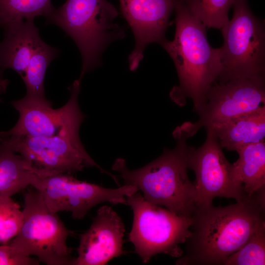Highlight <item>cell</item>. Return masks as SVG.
Instances as JSON below:
<instances>
[{
	"mask_svg": "<svg viewBox=\"0 0 265 265\" xmlns=\"http://www.w3.org/2000/svg\"><path fill=\"white\" fill-rule=\"evenodd\" d=\"M120 12L133 33L134 47L128 57L129 69L135 71L146 47L160 44L174 11L173 0H119Z\"/></svg>",
	"mask_w": 265,
	"mask_h": 265,
	"instance_id": "13",
	"label": "cell"
},
{
	"mask_svg": "<svg viewBox=\"0 0 265 265\" xmlns=\"http://www.w3.org/2000/svg\"><path fill=\"white\" fill-rule=\"evenodd\" d=\"M173 135L176 140L175 147L164 148L160 156L147 165L131 170L125 159L119 158L112 169L119 174L125 185L140 190L148 202L179 215L191 217L195 209V191L187 174L188 138L179 126Z\"/></svg>",
	"mask_w": 265,
	"mask_h": 265,
	"instance_id": "3",
	"label": "cell"
},
{
	"mask_svg": "<svg viewBox=\"0 0 265 265\" xmlns=\"http://www.w3.org/2000/svg\"><path fill=\"white\" fill-rule=\"evenodd\" d=\"M32 187L39 192L51 212H70L73 218L78 220L104 202L127 204L126 197L139 191L135 186L125 184L116 188H106L67 174L39 177Z\"/></svg>",
	"mask_w": 265,
	"mask_h": 265,
	"instance_id": "10",
	"label": "cell"
},
{
	"mask_svg": "<svg viewBox=\"0 0 265 265\" xmlns=\"http://www.w3.org/2000/svg\"><path fill=\"white\" fill-rule=\"evenodd\" d=\"M9 82L8 80L2 78L0 75V95L5 92Z\"/></svg>",
	"mask_w": 265,
	"mask_h": 265,
	"instance_id": "25",
	"label": "cell"
},
{
	"mask_svg": "<svg viewBox=\"0 0 265 265\" xmlns=\"http://www.w3.org/2000/svg\"><path fill=\"white\" fill-rule=\"evenodd\" d=\"M80 81L76 80L69 86L70 98L58 108H53L52 103L47 99L25 96L11 102L19 112V118L12 129L1 133L8 136L59 137L80 140V127L85 118L78 104Z\"/></svg>",
	"mask_w": 265,
	"mask_h": 265,
	"instance_id": "9",
	"label": "cell"
},
{
	"mask_svg": "<svg viewBox=\"0 0 265 265\" xmlns=\"http://www.w3.org/2000/svg\"><path fill=\"white\" fill-rule=\"evenodd\" d=\"M265 188L227 206H195L191 234L176 265H223L265 223Z\"/></svg>",
	"mask_w": 265,
	"mask_h": 265,
	"instance_id": "1",
	"label": "cell"
},
{
	"mask_svg": "<svg viewBox=\"0 0 265 265\" xmlns=\"http://www.w3.org/2000/svg\"><path fill=\"white\" fill-rule=\"evenodd\" d=\"M232 19L220 29L222 71L217 80L265 78L264 22L252 12L248 0H235Z\"/></svg>",
	"mask_w": 265,
	"mask_h": 265,
	"instance_id": "6",
	"label": "cell"
},
{
	"mask_svg": "<svg viewBox=\"0 0 265 265\" xmlns=\"http://www.w3.org/2000/svg\"><path fill=\"white\" fill-rule=\"evenodd\" d=\"M23 222L20 207L9 196H0V243H8L19 233Z\"/></svg>",
	"mask_w": 265,
	"mask_h": 265,
	"instance_id": "22",
	"label": "cell"
},
{
	"mask_svg": "<svg viewBox=\"0 0 265 265\" xmlns=\"http://www.w3.org/2000/svg\"><path fill=\"white\" fill-rule=\"evenodd\" d=\"M125 232L118 213L110 206H101L89 228L80 236L73 265H105L124 254Z\"/></svg>",
	"mask_w": 265,
	"mask_h": 265,
	"instance_id": "14",
	"label": "cell"
},
{
	"mask_svg": "<svg viewBox=\"0 0 265 265\" xmlns=\"http://www.w3.org/2000/svg\"><path fill=\"white\" fill-rule=\"evenodd\" d=\"M265 101V78H238L216 81L208 90L196 122L179 127L187 138L202 127L223 122L259 108Z\"/></svg>",
	"mask_w": 265,
	"mask_h": 265,
	"instance_id": "12",
	"label": "cell"
},
{
	"mask_svg": "<svg viewBox=\"0 0 265 265\" xmlns=\"http://www.w3.org/2000/svg\"><path fill=\"white\" fill-rule=\"evenodd\" d=\"M0 141L20 155L40 177L60 174H73L87 167H95L116 177L98 165L90 156L80 140L52 137L8 136L0 132Z\"/></svg>",
	"mask_w": 265,
	"mask_h": 265,
	"instance_id": "8",
	"label": "cell"
},
{
	"mask_svg": "<svg viewBox=\"0 0 265 265\" xmlns=\"http://www.w3.org/2000/svg\"><path fill=\"white\" fill-rule=\"evenodd\" d=\"M206 128L212 129L222 148L237 152L265 140V106Z\"/></svg>",
	"mask_w": 265,
	"mask_h": 265,
	"instance_id": "16",
	"label": "cell"
},
{
	"mask_svg": "<svg viewBox=\"0 0 265 265\" xmlns=\"http://www.w3.org/2000/svg\"><path fill=\"white\" fill-rule=\"evenodd\" d=\"M59 54L57 49L41 40L33 51L25 75L22 78L26 93L25 96L33 99H45L44 81L46 70L52 61Z\"/></svg>",
	"mask_w": 265,
	"mask_h": 265,
	"instance_id": "19",
	"label": "cell"
},
{
	"mask_svg": "<svg viewBox=\"0 0 265 265\" xmlns=\"http://www.w3.org/2000/svg\"><path fill=\"white\" fill-rule=\"evenodd\" d=\"M206 129L207 137L203 144L197 149L189 146L188 152V168L195 174V206L212 204L216 197L239 201L246 195L243 186L214 132L210 128Z\"/></svg>",
	"mask_w": 265,
	"mask_h": 265,
	"instance_id": "11",
	"label": "cell"
},
{
	"mask_svg": "<svg viewBox=\"0 0 265 265\" xmlns=\"http://www.w3.org/2000/svg\"><path fill=\"white\" fill-rule=\"evenodd\" d=\"M235 0H195L198 14L207 28L221 29L229 21L228 13Z\"/></svg>",
	"mask_w": 265,
	"mask_h": 265,
	"instance_id": "23",
	"label": "cell"
},
{
	"mask_svg": "<svg viewBox=\"0 0 265 265\" xmlns=\"http://www.w3.org/2000/svg\"><path fill=\"white\" fill-rule=\"evenodd\" d=\"M175 12V33L172 41L159 45L172 59L179 84L170 93L176 103L192 100L198 112L206 101L207 92L217 81L222 71L219 48H213L207 37V27L202 21L195 0H173Z\"/></svg>",
	"mask_w": 265,
	"mask_h": 265,
	"instance_id": "2",
	"label": "cell"
},
{
	"mask_svg": "<svg viewBox=\"0 0 265 265\" xmlns=\"http://www.w3.org/2000/svg\"><path fill=\"white\" fill-rule=\"evenodd\" d=\"M38 177L30 163L0 141V196L11 197L32 187Z\"/></svg>",
	"mask_w": 265,
	"mask_h": 265,
	"instance_id": "17",
	"label": "cell"
},
{
	"mask_svg": "<svg viewBox=\"0 0 265 265\" xmlns=\"http://www.w3.org/2000/svg\"><path fill=\"white\" fill-rule=\"evenodd\" d=\"M133 212L128 240L144 264L159 254L178 258L184 254L180 245L191 234L192 218L179 215L147 201L138 191L126 197Z\"/></svg>",
	"mask_w": 265,
	"mask_h": 265,
	"instance_id": "5",
	"label": "cell"
},
{
	"mask_svg": "<svg viewBox=\"0 0 265 265\" xmlns=\"http://www.w3.org/2000/svg\"><path fill=\"white\" fill-rule=\"evenodd\" d=\"M224 265H265V223L262 224L238 251L229 256Z\"/></svg>",
	"mask_w": 265,
	"mask_h": 265,
	"instance_id": "21",
	"label": "cell"
},
{
	"mask_svg": "<svg viewBox=\"0 0 265 265\" xmlns=\"http://www.w3.org/2000/svg\"><path fill=\"white\" fill-rule=\"evenodd\" d=\"M54 9L51 0H0V26L5 29L37 16L47 17Z\"/></svg>",
	"mask_w": 265,
	"mask_h": 265,
	"instance_id": "20",
	"label": "cell"
},
{
	"mask_svg": "<svg viewBox=\"0 0 265 265\" xmlns=\"http://www.w3.org/2000/svg\"><path fill=\"white\" fill-rule=\"evenodd\" d=\"M36 258L25 254L9 243L0 245V265H37Z\"/></svg>",
	"mask_w": 265,
	"mask_h": 265,
	"instance_id": "24",
	"label": "cell"
},
{
	"mask_svg": "<svg viewBox=\"0 0 265 265\" xmlns=\"http://www.w3.org/2000/svg\"><path fill=\"white\" fill-rule=\"evenodd\" d=\"M4 30L0 42V67L11 69L22 78L30 57L42 40L34 20L22 21Z\"/></svg>",
	"mask_w": 265,
	"mask_h": 265,
	"instance_id": "15",
	"label": "cell"
},
{
	"mask_svg": "<svg viewBox=\"0 0 265 265\" xmlns=\"http://www.w3.org/2000/svg\"><path fill=\"white\" fill-rule=\"evenodd\" d=\"M1 102V99H0V102Z\"/></svg>",
	"mask_w": 265,
	"mask_h": 265,
	"instance_id": "26",
	"label": "cell"
},
{
	"mask_svg": "<svg viewBox=\"0 0 265 265\" xmlns=\"http://www.w3.org/2000/svg\"><path fill=\"white\" fill-rule=\"evenodd\" d=\"M237 152L238 158L233 164L244 193L250 195L265 188V140L244 146Z\"/></svg>",
	"mask_w": 265,
	"mask_h": 265,
	"instance_id": "18",
	"label": "cell"
},
{
	"mask_svg": "<svg viewBox=\"0 0 265 265\" xmlns=\"http://www.w3.org/2000/svg\"><path fill=\"white\" fill-rule=\"evenodd\" d=\"M23 222L18 234L8 243L20 252L35 257L48 265H73L72 249L67 244L72 232L44 203L39 192L24 193Z\"/></svg>",
	"mask_w": 265,
	"mask_h": 265,
	"instance_id": "7",
	"label": "cell"
},
{
	"mask_svg": "<svg viewBox=\"0 0 265 265\" xmlns=\"http://www.w3.org/2000/svg\"><path fill=\"white\" fill-rule=\"evenodd\" d=\"M119 12L107 0H66L47 17V24L60 27L75 42L81 54L80 78L101 64L113 42L124 38L125 29L115 22Z\"/></svg>",
	"mask_w": 265,
	"mask_h": 265,
	"instance_id": "4",
	"label": "cell"
}]
</instances>
